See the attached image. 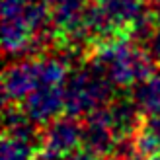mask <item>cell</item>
<instances>
[{
  "mask_svg": "<svg viewBox=\"0 0 160 160\" xmlns=\"http://www.w3.org/2000/svg\"><path fill=\"white\" fill-rule=\"evenodd\" d=\"M82 131L84 123L74 117H57L41 133V160H61L70 152L82 148Z\"/></svg>",
  "mask_w": 160,
  "mask_h": 160,
  "instance_id": "obj_1",
  "label": "cell"
},
{
  "mask_svg": "<svg viewBox=\"0 0 160 160\" xmlns=\"http://www.w3.org/2000/svg\"><path fill=\"white\" fill-rule=\"evenodd\" d=\"M65 109V86H39L22 103V111L33 125H49Z\"/></svg>",
  "mask_w": 160,
  "mask_h": 160,
  "instance_id": "obj_2",
  "label": "cell"
},
{
  "mask_svg": "<svg viewBox=\"0 0 160 160\" xmlns=\"http://www.w3.org/2000/svg\"><path fill=\"white\" fill-rule=\"evenodd\" d=\"M37 74H35V61H20L12 65L4 72V103L6 106H16L23 103L28 96L37 90Z\"/></svg>",
  "mask_w": 160,
  "mask_h": 160,
  "instance_id": "obj_3",
  "label": "cell"
},
{
  "mask_svg": "<svg viewBox=\"0 0 160 160\" xmlns=\"http://www.w3.org/2000/svg\"><path fill=\"white\" fill-rule=\"evenodd\" d=\"M109 119L111 129L117 139H135V135L141 131L145 117L135 106L133 100H113L109 103Z\"/></svg>",
  "mask_w": 160,
  "mask_h": 160,
  "instance_id": "obj_4",
  "label": "cell"
},
{
  "mask_svg": "<svg viewBox=\"0 0 160 160\" xmlns=\"http://www.w3.org/2000/svg\"><path fill=\"white\" fill-rule=\"evenodd\" d=\"M131 100L145 117L160 115V72L152 74L148 80L135 86Z\"/></svg>",
  "mask_w": 160,
  "mask_h": 160,
  "instance_id": "obj_5",
  "label": "cell"
},
{
  "mask_svg": "<svg viewBox=\"0 0 160 160\" xmlns=\"http://www.w3.org/2000/svg\"><path fill=\"white\" fill-rule=\"evenodd\" d=\"M135 150L141 160H150L160 154V115L145 117L141 131L135 135Z\"/></svg>",
  "mask_w": 160,
  "mask_h": 160,
  "instance_id": "obj_6",
  "label": "cell"
},
{
  "mask_svg": "<svg viewBox=\"0 0 160 160\" xmlns=\"http://www.w3.org/2000/svg\"><path fill=\"white\" fill-rule=\"evenodd\" d=\"M86 10V0H57L53 4L51 23L55 29H65L67 33L80 26Z\"/></svg>",
  "mask_w": 160,
  "mask_h": 160,
  "instance_id": "obj_7",
  "label": "cell"
},
{
  "mask_svg": "<svg viewBox=\"0 0 160 160\" xmlns=\"http://www.w3.org/2000/svg\"><path fill=\"white\" fill-rule=\"evenodd\" d=\"M103 12L109 16V20L115 26H125L131 23L142 14L141 12V0H96Z\"/></svg>",
  "mask_w": 160,
  "mask_h": 160,
  "instance_id": "obj_8",
  "label": "cell"
},
{
  "mask_svg": "<svg viewBox=\"0 0 160 160\" xmlns=\"http://www.w3.org/2000/svg\"><path fill=\"white\" fill-rule=\"evenodd\" d=\"M29 28L26 26L22 16L16 18H8L2 22V43L6 53H16L23 51L26 45L29 43Z\"/></svg>",
  "mask_w": 160,
  "mask_h": 160,
  "instance_id": "obj_9",
  "label": "cell"
},
{
  "mask_svg": "<svg viewBox=\"0 0 160 160\" xmlns=\"http://www.w3.org/2000/svg\"><path fill=\"white\" fill-rule=\"evenodd\" d=\"M39 156V147L18 139H2V160H35Z\"/></svg>",
  "mask_w": 160,
  "mask_h": 160,
  "instance_id": "obj_10",
  "label": "cell"
},
{
  "mask_svg": "<svg viewBox=\"0 0 160 160\" xmlns=\"http://www.w3.org/2000/svg\"><path fill=\"white\" fill-rule=\"evenodd\" d=\"M148 55L152 57V61H160V26L156 28L152 39L148 41Z\"/></svg>",
  "mask_w": 160,
  "mask_h": 160,
  "instance_id": "obj_11",
  "label": "cell"
},
{
  "mask_svg": "<svg viewBox=\"0 0 160 160\" xmlns=\"http://www.w3.org/2000/svg\"><path fill=\"white\" fill-rule=\"evenodd\" d=\"M61 160H96V158H94V156H90L88 152H84V150L80 148V150H74V152H70L68 156L61 158Z\"/></svg>",
  "mask_w": 160,
  "mask_h": 160,
  "instance_id": "obj_12",
  "label": "cell"
},
{
  "mask_svg": "<svg viewBox=\"0 0 160 160\" xmlns=\"http://www.w3.org/2000/svg\"><path fill=\"white\" fill-rule=\"evenodd\" d=\"M148 2H152V4H156V6H158V4H160V0H148Z\"/></svg>",
  "mask_w": 160,
  "mask_h": 160,
  "instance_id": "obj_13",
  "label": "cell"
},
{
  "mask_svg": "<svg viewBox=\"0 0 160 160\" xmlns=\"http://www.w3.org/2000/svg\"><path fill=\"white\" fill-rule=\"evenodd\" d=\"M150 160H160V154H158V156H154V158H150Z\"/></svg>",
  "mask_w": 160,
  "mask_h": 160,
  "instance_id": "obj_14",
  "label": "cell"
}]
</instances>
